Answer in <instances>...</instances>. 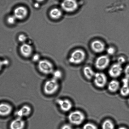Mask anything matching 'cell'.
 <instances>
[{"mask_svg":"<svg viewBox=\"0 0 129 129\" xmlns=\"http://www.w3.org/2000/svg\"><path fill=\"white\" fill-rule=\"evenodd\" d=\"M91 49L96 53H101L104 51L105 46L104 44L99 40H96L92 41L91 44Z\"/></svg>","mask_w":129,"mask_h":129,"instance_id":"12","label":"cell"},{"mask_svg":"<svg viewBox=\"0 0 129 129\" xmlns=\"http://www.w3.org/2000/svg\"><path fill=\"white\" fill-rule=\"evenodd\" d=\"M86 57V53L82 50H76L71 54L69 58V61L73 64H79L83 62Z\"/></svg>","mask_w":129,"mask_h":129,"instance_id":"3","label":"cell"},{"mask_svg":"<svg viewBox=\"0 0 129 129\" xmlns=\"http://www.w3.org/2000/svg\"><path fill=\"white\" fill-rule=\"evenodd\" d=\"M83 129H98V128L93 123H87L83 125Z\"/></svg>","mask_w":129,"mask_h":129,"instance_id":"22","label":"cell"},{"mask_svg":"<svg viewBox=\"0 0 129 129\" xmlns=\"http://www.w3.org/2000/svg\"><path fill=\"white\" fill-rule=\"evenodd\" d=\"M93 79L95 86L99 88H103L107 82V76L102 72L96 73Z\"/></svg>","mask_w":129,"mask_h":129,"instance_id":"5","label":"cell"},{"mask_svg":"<svg viewBox=\"0 0 129 129\" xmlns=\"http://www.w3.org/2000/svg\"><path fill=\"white\" fill-rule=\"evenodd\" d=\"M56 102L61 111L63 112H68L72 108V103L68 99H58L56 100Z\"/></svg>","mask_w":129,"mask_h":129,"instance_id":"8","label":"cell"},{"mask_svg":"<svg viewBox=\"0 0 129 129\" xmlns=\"http://www.w3.org/2000/svg\"><path fill=\"white\" fill-rule=\"evenodd\" d=\"M115 52V49L113 47H109L107 50V52L109 55H112L114 54Z\"/></svg>","mask_w":129,"mask_h":129,"instance_id":"25","label":"cell"},{"mask_svg":"<svg viewBox=\"0 0 129 129\" xmlns=\"http://www.w3.org/2000/svg\"><path fill=\"white\" fill-rule=\"evenodd\" d=\"M118 129H127L126 128V127H123V126H121V127H119V128Z\"/></svg>","mask_w":129,"mask_h":129,"instance_id":"31","label":"cell"},{"mask_svg":"<svg viewBox=\"0 0 129 129\" xmlns=\"http://www.w3.org/2000/svg\"><path fill=\"white\" fill-rule=\"evenodd\" d=\"M110 59L108 56L103 55L100 56L95 62V66L99 70H103L107 68L109 64Z\"/></svg>","mask_w":129,"mask_h":129,"instance_id":"7","label":"cell"},{"mask_svg":"<svg viewBox=\"0 0 129 129\" xmlns=\"http://www.w3.org/2000/svg\"><path fill=\"white\" fill-rule=\"evenodd\" d=\"M20 51L21 54L24 57H28L32 54L33 51L32 48L29 45L24 43L21 46Z\"/></svg>","mask_w":129,"mask_h":129,"instance_id":"15","label":"cell"},{"mask_svg":"<svg viewBox=\"0 0 129 129\" xmlns=\"http://www.w3.org/2000/svg\"><path fill=\"white\" fill-rule=\"evenodd\" d=\"M120 88L119 82L117 80H113L109 82L107 86V88L110 92L112 93L116 92Z\"/></svg>","mask_w":129,"mask_h":129,"instance_id":"16","label":"cell"},{"mask_svg":"<svg viewBox=\"0 0 129 129\" xmlns=\"http://www.w3.org/2000/svg\"><path fill=\"white\" fill-rule=\"evenodd\" d=\"M40 59V56L38 54H36L34 55L33 57L32 60L34 62H37L38 61H39Z\"/></svg>","mask_w":129,"mask_h":129,"instance_id":"28","label":"cell"},{"mask_svg":"<svg viewBox=\"0 0 129 129\" xmlns=\"http://www.w3.org/2000/svg\"><path fill=\"white\" fill-rule=\"evenodd\" d=\"M64 11L68 12H72L76 10L78 4L76 0H64L61 4Z\"/></svg>","mask_w":129,"mask_h":129,"instance_id":"6","label":"cell"},{"mask_svg":"<svg viewBox=\"0 0 129 129\" xmlns=\"http://www.w3.org/2000/svg\"><path fill=\"white\" fill-rule=\"evenodd\" d=\"M127 102H128V104H129V99H128V100Z\"/></svg>","mask_w":129,"mask_h":129,"instance_id":"34","label":"cell"},{"mask_svg":"<svg viewBox=\"0 0 129 129\" xmlns=\"http://www.w3.org/2000/svg\"><path fill=\"white\" fill-rule=\"evenodd\" d=\"M52 78L59 81L62 79L63 76V74L60 70H54L52 74Z\"/></svg>","mask_w":129,"mask_h":129,"instance_id":"21","label":"cell"},{"mask_svg":"<svg viewBox=\"0 0 129 129\" xmlns=\"http://www.w3.org/2000/svg\"><path fill=\"white\" fill-rule=\"evenodd\" d=\"M38 4H35V7H38Z\"/></svg>","mask_w":129,"mask_h":129,"instance_id":"33","label":"cell"},{"mask_svg":"<svg viewBox=\"0 0 129 129\" xmlns=\"http://www.w3.org/2000/svg\"><path fill=\"white\" fill-rule=\"evenodd\" d=\"M26 122L23 118L17 117L11 121L10 125V129H24Z\"/></svg>","mask_w":129,"mask_h":129,"instance_id":"10","label":"cell"},{"mask_svg":"<svg viewBox=\"0 0 129 129\" xmlns=\"http://www.w3.org/2000/svg\"><path fill=\"white\" fill-rule=\"evenodd\" d=\"M38 67L41 73L46 75L52 74L54 68L52 62L47 60H42L38 62Z\"/></svg>","mask_w":129,"mask_h":129,"instance_id":"4","label":"cell"},{"mask_svg":"<svg viewBox=\"0 0 129 129\" xmlns=\"http://www.w3.org/2000/svg\"><path fill=\"white\" fill-rule=\"evenodd\" d=\"M13 107L9 104L2 103L0 104V116H8L13 111Z\"/></svg>","mask_w":129,"mask_h":129,"instance_id":"14","label":"cell"},{"mask_svg":"<svg viewBox=\"0 0 129 129\" xmlns=\"http://www.w3.org/2000/svg\"><path fill=\"white\" fill-rule=\"evenodd\" d=\"M95 73L93 69L89 66H86L83 69L84 76L87 80H91L93 79Z\"/></svg>","mask_w":129,"mask_h":129,"instance_id":"17","label":"cell"},{"mask_svg":"<svg viewBox=\"0 0 129 129\" xmlns=\"http://www.w3.org/2000/svg\"><path fill=\"white\" fill-rule=\"evenodd\" d=\"M114 125L112 121L110 120H105L102 123V129H114Z\"/></svg>","mask_w":129,"mask_h":129,"instance_id":"20","label":"cell"},{"mask_svg":"<svg viewBox=\"0 0 129 129\" xmlns=\"http://www.w3.org/2000/svg\"><path fill=\"white\" fill-rule=\"evenodd\" d=\"M120 93L121 96L126 97L129 95V84H123L122 86L120 87Z\"/></svg>","mask_w":129,"mask_h":129,"instance_id":"19","label":"cell"},{"mask_svg":"<svg viewBox=\"0 0 129 129\" xmlns=\"http://www.w3.org/2000/svg\"><path fill=\"white\" fill-rule=\"evenodd\" d=\"M85 119V115L83 113L78 110L72 111L68 116V120L70 123L76 126L82 124Z\"/></svg>","mask_w":129,"mask_h":129,"instance_id":"2","label":"cell"},{"mask_svg":"<svg viewBox=\"0 0 129 129\" xmlns=\"http://www.w3.org/2000/svg\"><path fill=\"white\" fill-rule=\"evenodd\" d=\"M32 109L28 105H24L22 106L16 112L17 117L23 118L27 117L31 114Z\"/></svg>","mask_w":129,"mask_h":129,"instance_id":"11","label":"cell"},{"mask_svg":"<svg viewBox=\"0 0 129 129\" xmlns=\"http://www.w3.org/2000/svg\"><path fill=\"white\" fill-rule=\"evenodd\" d=\"M125 61V59L124 57H119L118 59V63L120 64H122L124 63Z\"/></svg>","mask_w":129,"mask_h":129,"instance_id":"30","label":"cell"},{"mask_svg":"<svg viewBox=\"0 0 129 129\" xmlns=\"http://www.w3.org/2000/svg\"><path fill=\"white\" fill-rule=\"evenodd\" d=\"M16 18L14 15L10 16L7 19V22L9 24H13L15 23L16 21Z\"/></svg>","mask_w":129,"mask_h":129,"instance_id":"23","label":"cell"},{"mask_svg":"<svg viewBox=\"0 0 129 129\" xmlns=\"http://www.w3.org/2000/svg\"><path fill=\"white\" fill-rule=\"evenodd\" d=\"M60 129H73V127L71 124L66 123L61 126Z\"/></svg>","mask_w":129,"mask_h":129,"instance_id":"24","label":"cell"},{"mask_svg":"<svg viewBox=\"0 0 129 129\" xmlns=\"http://www.w3.org/2000/svg\"><path fill=\"white\" fill-rule=\"evenodd\" d=\"M59 88L58 81L52 78L45 82L43 87V92L46 95H52L56 93Z\"/></svg>","mask_w":129,"mask_h":129,"instance_id":"1","label":"cell"},{"mask_svg":"<svg viewBox=\"0 0 129 129\" xmlns=\"http://www.w3.org/2000/svg\"><path fill=\"white\" fill-rule=\"evenodd\" d=\"M122 72L123 69L121 65L117 62L113 64L110 68L108 74L111 77L116 78L119 77Z\"/></svg>","mask_w":129,"mask_h":129,"instance_id":"9","label":"cell"},{"mask_svg":"<svg viewBox=\"0 0 129 129\" xmlns=\"http://www.w3.org/2000/svg\"><path fill=\"white\" fill-rule=\"evenodd\" d=\"M125 77L129 79V64L125 67L124 71Z\"/></svg>","mask_w":129,"mask_h":129,"instance_id":"26","label":"cell"},{"mask_svg":"<svg viewBox=\"0 0 129 129\" xmlns=\"http://www.w3.org/2000/svg\"><path fill=\"white\" fill-rule=\"evenodd\" d=\"M36 1H37V2H43L45 0H36Z\"/></svg>","mask_w":129,"mask_h":129,"instance_id":"32","label":"cell"},{"mask_svg":"<svg viewBox=\"0 0 129 129\" xmlns=\"http://www.w3.org/2000/svg\"><path fill=\"white\" fill-rule=\"evenodd\" d=\"M27 38L25 35L23 34L20 35L18 36V39L20 42L23 43L26 41Z\"/></svg>","mask_w":129,"mask_h":129,"instance_id":"27","label":"cell"},{"mask_svg":"<svg viewBox=\"0 0 129 129\" xmlns=\"http://www.w3.org/2000/svg\"><path fill=\"white\" fill-rule=\"evenodd\" d=\"M49 14L51 18L54 19H57L61 17L62 13L60 10L54 8L51 10Z\"/></svg>","mask_w":129,"mask_h":129,"instance_id":"18","label":"cell"},{"mask_svg":"<svg viewBox=\"0 0 129 129\" xmlns=\"http://www.w3.org/2000/svg\"><path fill=\"white\" fill-rule=\"evenodd\" d=\"M8 63V62L7 60L2 61L0 60V71L2 70L4 66L7 65Z\"/></svg>","mask_w":129,"mask_h":129,"instance_id":"29","label":"cell"},{"mask_svg":"<svg viewBox=\"0 0 129 129\" xmlns=\"http://www.w3.org/2000/svg\"><path fill=\"white\" fill-rule=\"evenodd\" d=\"M28 12L26 8L19 7L16 8L14 11V15L17 19L22 20L27 17Z\"/></svg>","mask_w":129,"mask_h":129,"instance_id":"13","label":"cell"}]
</instances>
